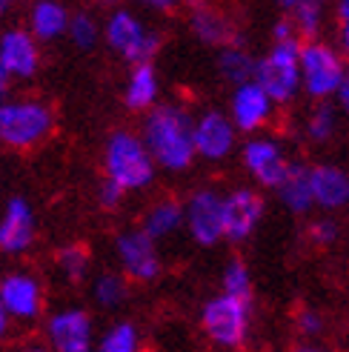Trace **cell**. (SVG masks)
Returning <instances> with one entry per match:
<instances>
[{
    "mask_svg": "<svg viewBox=\"0 0 349 352\" xmlns=\"http://www.w3.org/2000/svg\"><path fill=\"white\" fill-rule=\"evenodd\" d=\"M186 226L189 235L201 246H212L221 238H226L223 230V198L215 192H198L186 204Z\"/></svg>",
    "mask_w": 349,
    "mask_h": 352,
    "instance_id": "obj_8",
    "label": "cell"
},
{
    "mask_svg": "<svg viewBox=\"0 0 349 352\" xmlns=\"http://www.w3.org/2000/svg\"><path fill=\"white\" fill-rule=\"evenodd\" d=\"M301 49L295 38H286V41H275L272 52L258 60V69H255V80L264 86L269 92V98L275 103H286L295 98L298 86H304V78H301Z\"/></svg>",
    "mask_w": 349,
    "mask_h": 352,
    "instance_id": "obj_3",
    "label": "cell"
},
{
    "mask_svg": "<svg viewBox=\"0 0 349 352\" xmlns=\"http://www.w3.org/2000/svg\"><path fill=\"white\" fill-rule=\"evenodd\" d=\"M34 241V215L23 198H12L6 212L0 218V250L3 252H23Z\"/></svg>",
    "mask_w": 349,
    "mask_h": 352,
    "instance_id": "obj_15",
    "label": "cell"
},
{
    "mask_svg": "<svg viewBox=\"0 0 349 352\" xmlns=\"http://www.w3.org/2000/svg\"><path fill=\"white\" fill-rule=\"evenodd\" d=\"M203 329L206 336L221 346H238L247 338V327H249V301L247 298H238L223 292L218 298H212L203 307Z\"/></svg>",
    "mask_w": 349,
    "mask_h": 352,
    "instance_id": "obj_5",
    "label": "cell"
},
{
    "mask_svg": "<svg viewBox=\"0 0 349 352\" xmlns=\"http://www.w3.org/2000/svg\"><path fill=\"white\" fill-rule=\"evenodd\" d=\"M338 235V226L333 221H318L315 226H312V238H315L318 243H333Z\"/></svg>",
    "mask_w": 349,
    "mask_h": 352,
    "instance_id": "obj_33",
    "label": "cell"
},
{
    "mask_svg": "<svg viewBox=\"0 0 349 352\" xmlns=\"http://www.w3.org/2000/svg\"><path fill=\"white\" fill-rule=\"evenodd\" d=\"M117 258L124 263V270L137 278V280H152L161 272V261L155 252V238L146 230H129L124 235H117Z\"/></svg>",
    "mask_w": 349,
    "mask_h": 352,
    "instance_id": "obj_9",
    "label": "cell"
},
{
    "mask_svg": "<svg viewBox=\"0 0 349 352\" xmlns=\"http://www.w3.org/2000/svg\"><path fill=\"white\" fill-rule=\"evenodd\" d=\"M338 100H341V107L349 112V69L344 72V78H341V83H338Z\"/></svg>",
    "mask_w": 349,
    "mask_h": 352,
    "instance_id": "obj_35",
    "label": "cell"
},
{
    "mask_svg": "<svg viewBox=\"0 0 349 352\" xmlns=\"http://www.w3.org/2000/svg\"><path fill=\"white\" fill-rule=\"evenodd\" d=\"M106 43L129 63H146L158 52L161 38L152 34L132 12H115L106 23Z\"/></svg>",
    "mask_w": 349,
    "mask_h": 352,
    "instance_id": "obj_6",
    "label": "cell"
},
{
    "mask_svg": "<svg viewBox=\"0 0 349 352\" xmlns=\"http://www.w3.org/2000/svg\"><path fill=\"white\" fill-rule=\"evenodd\" d=\"M235 120L221 112H203L201 120L195 123V146L198 155L209 157V161H221L232 152L235 146Z\"/></svg>",
    "mask_w": 349,
    "mask_h": 352,
    "instance_id": "obj_11",
    "label": "cell"
},
{
    "mask_svg": "<svg viewBox=\"0 0 349 352\" xmlns=\"http://www.w3.org/2000/svg\"><path fill=\"white\" fill-rule=\"evenodd\" d=\"M124 192H126L124 186H120V184H115V181L109 178L106 184L100 186L98 198H100V204H103V206H109V209H112V206H117V204H120V198H124Z\"/></svg>",
    "mask_w": 349,
    "mask_h": 352,
    "instance_id": "obj_32",
    "label": "cell"
},
{
    "mask_svg": "<svg viewBox=\"0 0 349 352\" xmlns=\"http://www.w3.org/2000/svg\"><path fill=\"white\" fill-rule=\"evenodd\" d=\"M52 112L38 100L0 103V144L12 149H29L49 135Z\"/></svg>",
    "mask_w": 349,
    "mask_h": 352,
    "instance_id": "obj_4",
    "label": "cell"
},
{
    "mask_svg": "<svg viewBox=\"0 0 349 352\" xmlns=\"http://www.w3.org/2000/svg\"><path fill=\"white\" fill-rule=\"evenodd\" d=\"M9 72H6V69L3 66H0V103H3L6 100V92H9Z\"/></svg>",
    "mask_w": 349,
    "mask_h": 352,
    "instance_id": "obj_38",
    "label": "cell"
},
{
    "mask_svg": "<svg viewBox=\"0 0 349 352\" xmlns=\"http://www.w3.org/2000/svg\"><path fill=\"white\" fill-rule=\"evenodd\" d=\"M69 12L58 3V0H38L32 9V17H29V23H32V34L38 41H55L60 38V34L69 32Z\"/></svg>",
    "mask_w": 349,
    "mask_h": 352,
    "instance_id": "obj_20",
    "label": "cell"
},
{
    "mask_svg": "<svg viewBox=\"0 0 349 352\" xmlns=\"http://www.w3.org/2000/svg\"><path fill=\"white\" fill-rule=\"evenodd\" d=\"M344 63L329 46L324 43H306L301 49V78L304 89L312 98H326L338 92V83L344 78Z\"/></svg>",
    "mask_w": 349,
    "mask_h": 352,
    "instance_id": "obj_7",
    "label": "cell"
},
{
    "mask_svg": "<svg viewBox=\"0 0 349 352\" xmlns=\"http://www.w3.org/2000/svg\"><path fill=\"white\" fill-rule=\"evenodd\" d=\"M278 3H281L286 12H292V9H295V3H298V0H278Z\"/></svg>",
    "mask_w": 349,
    "mask_h": 352,
    "instance_id": "obj_42",
    "label": "cell"
},
{
    "mask_svg": "<svg viewBox=\"0 0 349 352\" xmlns=\"http://www.w3.org/2000/svg\"><path fill=\"white\" fill-rule=\"evenodd\" d=\"M137 349V329L132 324L112 327L100 341V352H135Z\"/></svg>",
    "mask_w": 349,
    "mask_h": 352,
    "instance_id": "obj_26",
    "label": "cell"
},
{
    "mask_svg": "<svg viewBox=\"0 0 349 352\" xmlns=\"http://www.w3.org/2000/svg\"><path fill=\"white\" fill-rule=\"evenodd\" d=\"M243 164L264 186H281V181L289 172V161H284L281 149L272 140H249L243 146Z\"/></svg>",
    "mask_w": 349,
    "mask_h": 352,
    "instance_id": "obj_16",
    "label": "cell"
},
{
    "mask_svg": "<svg viewBox=\"0 0 349 352\" xmlns=\"http://www.w3.org/2000/svg\"><path fill=\"white\" fill-rule=\"evenodd\" d=\"M312 192L315 204L335 209L349 201V175L338 166H315L312 169Z\"/></svg>",
    "mask_w": 349,
    "mask_h": 352,
    "instance_id": "obj_18",
    "label": "cell"
},
{
    "mask_svg": "<svg viewBox=\"0 0 349 352\" xmlns=\"http://www.w3.org/2000/svg\"><path fill=\"white\" fill-rule=\"evenodd\" d=\"M286 38H295V34H292V23L289 21L275 23V41H286Z\"/></svg>",
    "mask_w": 349,
    "mask_h": 352,
    "instance_id": "obj_36",
    "label": "cell"
},
{
    "mask_svg": "<svg viewBox=\"0 0 349 352\" xmlns=\"http://www.w3.org/2000/svg\"><path fill=\"white\" fill-rule=\"evenodd\" d=\"M183 218H186V209L181 206V204H174V201H164V204H155L152 209H149V215H146V221H144V230L158 241V238H166V235H172L178 226L183 223Z\"/></svg>",
    "mask_w": 349,
    "mask_h": 352,
    "instance_id": "obj_23",
    "label": "cell"
},
{
    "mask_svg": "<svg viewBox=\"0 0 349 352\" xmlns=\"http://www.w3.org/2000/svg\"><path fill=\"white\" fill-rule=\"evenodd\" d=\"M218 66H221V75L229 80V83H235V86L238 83H247V80H255V69H258V63L247 55V52L232 46V43L221 52Z\"/></svg>",
    "mask_w": 349,
    "mask_h": 352,
    "instance_id": "obj_24",
    "label": "cell"
},
{
    "mask_svg": "<svg viewBox=\"0 0 349 352\" xmlns=\"http://www.w3.org/2000/svg\"><path fill=\"white\" fill-rule=\"evenodd\" d=\"M103 164H106V175L115 184H120L126 192H132V189H144L152 184L155 164L158 161L152 157L144 138H137L132 132H115L106 140Z\"/></svg>",
    "mask_w": 349,
    "mask_h": 352,
    "instance_id": "obj_2",
    "label": "cell"
},
{
    "mask_svg": "<svg viewBox=\"0 0 349 352\" xmlns=\"http://www.w3.org/2000/svg\"><path fill=\"white\" fill-rule=\"evenodd\" d=\"M38 43L34 34L23 29H9L0 34V66L6 69L12 78H32L38 72Z\"/></svg>",
    "mask_w": 349,
    "mask_h": 352,
    "instance_id": "obj_12",
    "label": "cell"
},
{
    "mask_svg": "<svg viewBox=\"0 0 349 352\" xmlns=\"http://www.w3.org/2000/svg\"><path fill=\"white\" fill-rule=\"evenodd\" d=\"M272 112V98L258 80H247L235 86L232 95V120L235 126L243 132H252L258 126H264L267 118Z\"/></svg>",
    "mask_w": 349,
    "mask_h": 352,
    "instance_id": "obj_13",
    "label": "cell"
},
{
    "mask_svg": "<svg viewBox=\"0 0 349 352\" xmlns=\"http://www.w3.org/2000/svg\"><path fill=\"white\" fill-rule=\"evenodd\" d=\"M278 195L281 204L292 212H306V209L315 204V192H312V169L301 166V164H289L286 178L278 186Z\"/></svg>",
    "mask_w": 349,
    "mask_h": 352,
    "instance_id": "obj_19",
    "label": "cell"
},
{
    "mask_svg": "<svg viewBox=\"0 0 349 352\" xmlns=\"http://www.w3.org/2000/svg\"><path fill=\"white\" fill-rule=\"evenodd\" d=\"M192 32H195L203 43H212V46L232 43V26L226 23L218 12L206 9V6H198L192 12Z\"/></svg>",
    "mask_w": 349,
    "mask_h": 352,
    "instance_id": "obj_22",
    "label": "cell"
},
{
    "mask_svg": "<svg viewBox=\"0 0 349 352\" xmlns=\"http://www.w3.org/2000/svg\"><path fill=\"white\" fill-rule=\"evenodd\" d=\"M223 292L229 295H238V298H247L252 295V278H249V270L243 267L240 261H232L229 267L223 270Z\"/></svg>",
    "mask_w": 349,
    "mask_h": 352,
    "instance_id": "obj_28",
    "label": "cell"
},
{
    "mask_svg": "<svg viewBox=\"0 0 349 352\" xmlns=\"http://www.w3.org/2000/svg\"><path fill=\"white\" fill-rule=\"evenodd\" d=\"M341 17L349 21V0H341Z\"/></svg>",
    "mask_w": 349,
    "mask_h": 352,
    "instance_id": "obj_40",
    "label": "cell"
},
{
    "mask_svg": "<svg viewBox=\"0 0 349 352\" xmlns=\"http://www.w3.org/2000/svg\"><path fill=\"white\" fill-rule=\"evenodd\" d=\"M144 140L152 157L169 172H181L198 155L195 123L178 107H155L144 123Z\"/></svg>",
    "mask_w": 349,
    "mask_h": 352,
    "instance_id": "obj_1",
    "label": "cell"
},
{
    "mask_svg": "<svg viewBox=\"0 0 349 352\" xmlns=\"http://www.w3.org/2000/svg\"><path fill=\"white\" fill-rule=\"evenodd\" d=\"M301 329L309 332V336H315V332H321V318L315 312H304L301 315Z\"/></svg>",
    "mask_w": 349,
    "mask_h": 352,
    "instance_id": "obj_34",
    "label": "cell"
},
{
    "mask_svg": "<svg viewBox=\"0 0 349 352\" xmlns=\"http://www.w3.org/2000/svg\"><path fill=\"white\" fill-rule=\"evenodd\" d=\"M69 38L78 49H92L95 41H98V26L89 14H75L69 21Z\"/></svg>",
    "mask_w": 349,
    "mask_h": 352,
    "instance_id": "obj_30",
    "label": "cell"
},
{
    "mask_svg": "<svg viewBox=\"0 0 349 352\" xmlns=\"http://www.w3.org/2000/svg\"><path fill=\"white\" fill-rule=\"evenodd\" d=\"M49 341L60 352H86L92 344V321L83 309L58 312L49 321Z\"/></svg>",
    "mask_w": 349,
    "mask_h": 352,
    "instance_id": "obj_14",
    "label": "cell"
},
{
    "mask_svg": "<svg viewBox=\"0 0 349 352\" xmlns=\"http://www.w3.org/2000/svg\"><path fill=\"white\" fill-rule=\"evenodd\" d=\"M344 49H346V55H349V21L344 26Z\"/></svg>",
    "mask_w": 349,
    "mask_h": 352,
    "instance_id": "obj_41",
    "label": "cell"
},
{
    "mask_svg": "<svg viewBox=\"0 0 349 352\" xmlns=\"http://www.w3.org/2000/svg\"><path fill=\"white\" fill-rule=\"evenodd\" d=\"M264 215V201L252 189H238L229 198H223V230L229 241L249 238Z\"/></svg>",
    "mask_w": 349,
    "mask_h": 352,
    "instance_id": "obj_10",
    "label": "cell"
},
{
    "mask_svg": "<svg viewBox=\"0 0 349 352\" xmlns=\"http://www.w3.org/2000/svg\"><path fill=\"white\" fill-rule=\"evenodd\" d=\"M95 301L106 309H115L126 301V284L124 278H117L112 272H103L98 280H95Z\"/></svg>",
    "mask_w": 349,
    "mask_h": 352,
    "instance_id": "obj_25",
    "label": "cell"
},
{
    "mask_svg": "<svg viewBox=\"0 0 349 352\" xmlns=\"http://www.w3.org/2000/svg\"><path fill=\"white\" fill-rule=\"evenodd\" d=\"M158 100V75L152 63H135V72L126 83V107L129 109H149Z\"/></svg>",
    "mask_w": 349,
    "mask_h": 352,
    "instance_id": "obj_21",
    "label": "cell"
},
{
    "mask_svg": "<svg viewBox=\"0 0 349 352\" xmlns=\"http://www.w3.org/2000/svg\"><path fill=\"white\" fill-rule=\"evenodd\" d=\"M146 6H152V9H169V6H174L178 0H144Z\"/></svg>",
    "mask_w": 349,
    "mask_h": 352,
    "instance_id": "obj_39",
    "label": "cell"
},
{
    "mask_svg": "<svg viewBox=\"0 0 349 352\" xmlns=\"http://www.w3.org/2000/svg\"><path fill=\"white\" fill-rule=\"evenodd\" d=\"M9 318H12V315H9L6 304H3V301H0V338H3V336H6V329H9Z\"/></svg>",
    "mask_w": 349,
    "mask_h": 352,
    "instance_id": "obj_37",
    "label": "cell"
},
{
    "mask_svg": "<svg viewBox=\"0 0 349 352\" xmlns=\"http://www.w3.org/2000/svg\"><path fill=\"white\" fill-rule=\"evenodd\" d=\"M0 301L6 304L12 318L32 321L41 315V284L23 272L9 275L3 284H0Z\"/></svg>",
    "mask_w": 349,
    "mask_h": 352,
    "instance_id": "obj_17",
    "label": "cell"
},
{
    "mask_svg": "<svg viewBox=\"0 0 349 352\" xmlns=\"http://www.w3.org/2000/svg\"><path fill=\"white\" fill-rule=\"evenodd\" d=\"M321 9H324V0H298L292 9V17L298 29L304 34H315L318 32V23H321Z\"/></svg>",
    "mask_w": 349,
    "mask_h": 352,
    "instance_id": "obj_29",
    "label": "cell"
},
{
    "mask_svg": "<svg viewBox=\"0 0 349 352\" xmlns=\"http://www.w3.org/2000/svg\"><path fill=\"white\" fill-rule=\"evenodd\" d=\"M12 3H14V0H0V14H6Z\"/></svg>",
    "mask_w": 349,
    "mask_h": 352,
    "instance_id": "obj_43",
    "label": "cell"
},
{
    "mask_svg": "<svg viewBox=\"0 0 349 352\" xmlns=\"http://www.w3.org/2000/svg\"><path fill=\"white\" fill-rule=\"evenodd\" d=\"M58 267L69 280H80L89 270V255H86L83 246H63L58 252Z\"/></svg>",
    "mask_w": 349,
    "mask_h": 352,
    "instance_id": "obj_27",
    "label": "cell"
},
{
    "mask_svg": "<svg viewBox=\"0 0 349 352\" xmlns=\"http://www.w3.org/2000/svg\"><path fill=\"white\" fill-rule=\"evenodd\" d=\"M335 129V112L329 107H318L309 118V135L315 140H326Z\"/></svg>",
    "mask_w": 349,
    "mask_h": 352,
    "instance_id": "obj_31",
    "label": "cell"
}]
</instances>
